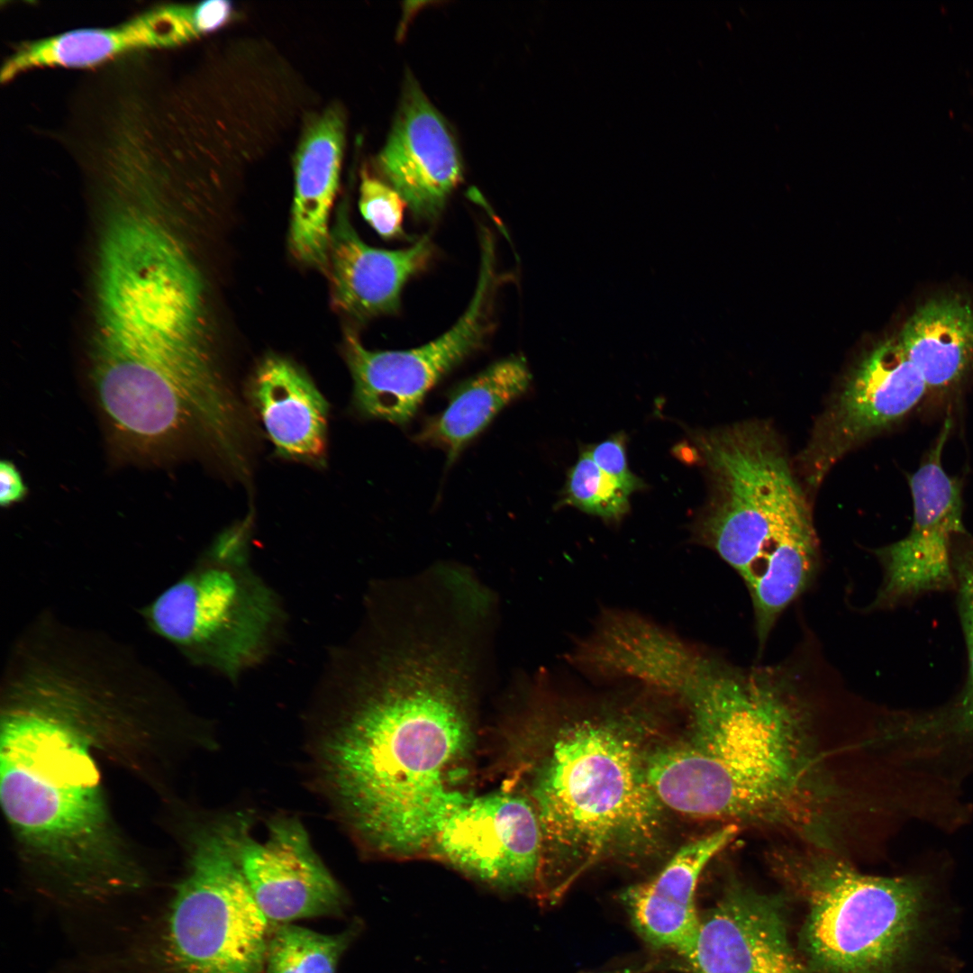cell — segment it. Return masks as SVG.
I'll return each instance as SVG.
<instances>
[{"mask_svg": "<svg viewBox=\"0 0 973 973\" xmlns=\"http://www.w3.org/2000/svg\"><path fill=\"white\" fill-rule=\"evenodd\" d=\"M141 667L101 644L45 638L7 653L0 683V801L28 859L81 896L140 878L115 827L96 759L105 742L153 732Z\"/></svg>", "mask_w": 973, "mask_h": 973, "instance_id": "1", "label": "cell"}, {"mask_svg": "<svg viewBox=\"0 0 973 973\" xmlns=\"http://www.w3.org/2000/svg\"><path fill=\"white\" fill-rule=\"evenodd\" d=\"M447 647L396 650L382 632L332 646L315 686L323 772L346 821L385 855L430 853L462 787L474 743L464 661Z\"/></svg>", "mask_w": 973, "mask_h": 973, "instance_id": "2", "label": "cell"}, {"mask_svg": "<svg viewBox=\"0 0 973 973\" xmlns=\"http://www.w3.org/2000/svg\"><path fill=\"white\" fill-rule=\"evenodd\" d=\"M97 288L94 385L115 431L142 450L197 432L237 459L239 405L213 358L200 277L139 260L105 272Z\"/></svg>", "mask_w": 973, "mask_h": 973, "instance_id": "3", "label": "cell"}, {"mask_svg": "<svg viewBox=\"0 0 973 973\" xmlns=\"http://www.w3.org/2000/svg\"><path fill=\"white\" fill-rule=\"evenodd\" d=\"M792 669L705 659L681 702L693 742L712 762L735 821L786 829L831 848L836 795L810 734V712Z\"/></svg>", "mask_w": 973, "mask_h": 973, "instance_id": "4", "label": "cell"}, {"mask_svg": "<svg viewBox=\"0 0 973 973\" xmlns=\"http://www.w3.org/2000/svg\"><path fill=\"white\" fill-rule=\"evenodd\" d=\"M694 440L711 486L695 540L742 578L755 628L768 633L817 568L818 540L806 498L769 426L744 422Z\"/></svg>", "mask_w": 973, "mask_h": 973, "instance_id": "5", "label": "cell"}, {"mask_svg": "<svg viewBox=\"0 0 973 973\" xmlns=\"http://www.w3.org/2000/svg\"><path fill=\"white\" fill-rule=\"evenodd\" d=\"M559 728L541 757L527 764L522 792L541 826V884L551 896L603 860L653 853L663 831V805L644 757L620 723L578 719Z\"/></svg>", "mask_w": 973, "mask_h": 973, "instance_id": "6", "label": "cell"}, {"mask_svg": "<svg viewBox=\"0 0 973 973\" xmlns=\"http://www.w3.org/2000/svg\"><path fill=\"white\" fill-rule=\"evenodd\" d=\"M778 865L807 902L803 945L816 973H903L932 937L935 886L929 875H868L833 850L810 846Z\"/></svg>", "mask_w": 973, "mask_h": 973, "instance_id": "7", "label": "cell"}, {"mask_svg": "<svg viewBox=\"0 0 973 973\" xmlns=\"http://www.w3.org/2000/svg\"><path fill=\"white\" fill-rule=\"evenodd\" d=\"M143 614L190 662L233 684L274 653L287 623L280 596L252 568L244 526L221 534Z\"/></svg>", "mask_w": 973, "mask_h": 973, "instance_id": "8", "label": "cell"}, {"mask_svg": "<svg viewBox=\"0 0 973 973\" xmlns=\"http://www.w3.org/2000/svg\"><path fill=\"white\" fill-rule=\"evenodd\" d=\"M239 821L202 829L146 954L147 973H263L268 919L236 852Z\"/></svg>", "mask_w": 973, "mask_h": 973, "instance_id": "9", "label": "cell"}, {"mask_svg": "<svg viewBox=\"0 0 973 973\" xmlns=\"http://www.w3.org/2000/svg\"><path fill=\"white\" fill-rule=\"evenodd\" d=\"M495 252H481L479 276L468 307L439 338L405 350H370L348 331L344 354L353 380V404L363 416L406 425L427 393L477 350L490 331L497 285Z\"/></svg>", "mask_w": 973, "mask_h": 973, "instance_id": "10", "label": "cell"}, {"mask_svg": "<svg viewBox=\"0 0 973 973\" xmlns=\"http://www.w3.org/2000/svg\"><path fill=\"white\" fill-rule=\"evenodd\" d=\"M927 391L898 339L878 344L852 370L818 418L799 459L808 485L819 486L839 459L899 422Z\"/></svg>", "mask_w": 973, "mask_h": 973, "instance_id": "11", "label": "cell"}, {"mask_svg": "<svg viewBox=\"0 0 973 973\" xmlns=\"http://www.w3.org/2000/svg\"><path fill=\"white\" fill-rule=\"evenodd\" d=\"M950 428L947 420L937 442L910 477L914 517L908 534L875 550L883 580L873 608H894L928 594L955 591L953 542L967 532L959 485L941 464Z\"/></svg>", "mask_w": 973, "mask_h": 973, "instance_id": "12", "label": "cell"}, {"mask_svg": "<svg viewBox=\"0 0 973 973\" xmlns=\"http://www.w3.org/2000/svg\"><path fill=\"white\" fill-rule=\"evenodd\" d=\"M430 854L502 889L541 883L543 836L526 795L506 787L472 796L443 823Z\"/></svg>", "mask_w": 973, "mask_h": 973, "instance_id": "13", "label": "cell"}, {"mask_svg": "<svg viewBox=\"0 0 973 973\" xmlns=\"http://www.w3.org/2000/svg\"><path fill=\"white\" fill-rule=\"evenodd\" d=\"M214 32L208 4L151 6L108 27L80 28L23 41L4 59L0 82L37 68L94 69L134 53L178 49Z\"/></svg>", "mask_w": 973, "mask_h": 973, "instance_id": "14", "label": "cell"}, {"mask_svg": "<svg viewBox=\"0 0 973 973\" xmlns=\"http://www.w3.org/2000/svg\"><path fill=\"white\" fill-rule=\"evenodd\" d=\"M241 821L236 852L243 877L260 910L276 923L338 914L344 894L314 851L303 824L274 819L263 841L251 838Z\"/></svg>", "mask_w": 973, "mask_h": 973, "instance_id": "15", "label": "cell"}, {"mask_svg": "<svg viewBox=\"0 0 973 973\" xmlns=\"http://www.w3.org/2000/svg\"><path fill=\"white\" fill-rule=\"evenodd\" d=\"M386 182L423 219H433L463 179L453 131L411 74L387 141L377 158Z\"/></svg>", "mask_w": 973, "mask_h": 973, "instance_id": "16", "label": "cell"}, {"mask_svg": "<svg viewBox=\"0 0 973 973\" xmlns=\"http://www.w3.org/2000/svg\"><path fill=\"white\" fill-rule=\"evenodd\" d=\"M694 973H812L794 950L777 900L733 884L700 915L682 956Z\"/></svg>", "mask_w": 973, "mask_h": 973, "instance_id": "17", "label": "cell"}, {"mask_svg": "<svg viewBox=\"0 0 973 973\" xmlns=\"http://www.w3.org/2000/svg\"><path fill=\"white\" fill-rule=\"evenodd\" d=\"M737 830L735 823H728L684 845L653 878L622 894L635 930L647 943L680 956L686 953L699 926L696 906L699 878Z\"/></svg>", "mask_w": 973, "mask_h": 973, "instance_id": "18", "label": "cell"}, {"mask_svg": "<svg viewBox=\"0 0 973 973\" xmlns=\"http://www.w3.org/2000/svg\"><path fill=\"white\" fill-rule=\"evenodd\" d=\"M432 245L423 237L402 250L365 243L343 208L330 234L329 267L333 303L358 319L391 314L400 305L405 284L429 262Z\"/></svg>", "mask_w": 973, "mask_h": 973, "instance_id": "19", "label": "cell"}, {"mask_svg": "<svg viewBox=\"0 0 973 973\" xmlns=\"http://www.w3.org/2000/svg\"><path fill=\"white\" fill-rule=\"evenodd\" d=\"M345 126L330 108L306 127L295 162V193L289 228L292 252L321 270L329 267V217L338 190Z\"/></svg>", "mask_w": 973, "mask_h": 973, "instance_id": "20", "label": "cell"}, {"mask_svg": "<svg viewBox=\"0 0 973 973\" xmlns=\"http://www.w3.org/2000/svg\"><path fill=\"white\" fill-rule=\"evenodd\" d=\"M250 392L276 453L303 461L323 459L328 405L302 368L268 356L255 370Z\"/></svg>", "mask_w": 973, "mask_h": 973, "instance_id": "21", "label": "cell"}, {"mask_svg": "<svg viewBox=\"0 0 973 973\" xmlns=\"http://www.w3.org/2000/svg\"><path fill=\"white\" fill-rule=\"evenodd\" d=\"M531 381L523 357L495 362L456 386L446 408L427 419L414 440L441 448L448 465L452 464L499 412L527 391Z\"/></svg>", "mask_w": 973, "mask_h": 973, "instance_id": "22", "label": "cell"}, {"mask_svg": "<svg viewBox=\"0 0 973 973\" xmlns=\"http://www.w3.org/2000/svg\"><path fill=\"white\" fill-rule=\"evenodd\" d=\"M929 389L944 391L973 373V301L932 297L916 308L898 338Z\"/></svg>", "mask_w": 973, "mask_h": 973, "instance_id": "23", "label": "cell"}, {"mask_svg": "<svg viewBox=\"0 0 973 973\" xmlns=\"http://www.w3.org/2000/svg\"><path fill=\"white\" fill-rule=\"evenodd\" d=\"M952 560L966 675L959 692L944 705L911 714L909 732L917 746L973 742V539L968 534L954 541Z\"/></svg>", "mask_w": 973, "mask_h": 973, "instance_id": "24", "label": "cell"}, {"mask_svg": "<svg viewBox=\"0 0 973 973\" xmlns=\"http://www.w3.org/2000/svg\"><path fill=\"white\" fill-rule=\"evenodd\" d=\"M355 930L328 935L282 923L268 941L267 973H335Z\"/></svg>", "mask_w": 973, "mask_h": 973, "instance_id": "25", "label": "cell"}, {"mask_svg": "<svg viewBox=\"0 0 973 973\" xmlns=\"http://www.w3.org/2000/svg\"><path fill=\"white\" fill-rule=\"evenodd\" d=\"M631 492L605 474L585 450L570 468L562 503L607 520H618L629 508Z\"/></svg>", "mask_w": 973, "mask_h": 973, "instance_id": "26", "label": "cell"}, {"mask_svg": "<svg viewBox=\"0 0 973 973\" xmlns=\"http://www.w3.org/2000/svg\"><path fill=\"white\" fill-rule=\"evenodd\" d=\"M359 205L363 218L381 237L391 239L403 233L404 211L407 205L386 181L363 171Z\"/></svg>", "mask_w": 973, "mask_h": 973, "instance_id": "27", "label": "cell"}, {"mask_svg": "<svg viewBox=\"0 0 973 973\" xmlns=\"http://www.w3.org/2000/svg\"><path fill=\"white\" fill-rule=\"evenodd\" d=\"M625 439L620 432L586 450L600 469L633 493L642 487V482L629 469Z\"/></svg>", "mask_w": 973, "mask_h": 973, "instance_id": "28", "label": "cell"}, {"mask_svg": "<svg viewBox=\"0 0 973 973\" xmlns=\"http://www.w3.org/2000/svg\"><path fill=\"white\" fill-rule=\"evenodd\" d=\"M26 494L27 488L14 464L9 460H2L0 463L1 506L8 507L20 502L25 497Z\"/></svg>", "mask_w": 973, "mask_h": 973, "instance_id": "29", "label": "cell"}]
</instances>
